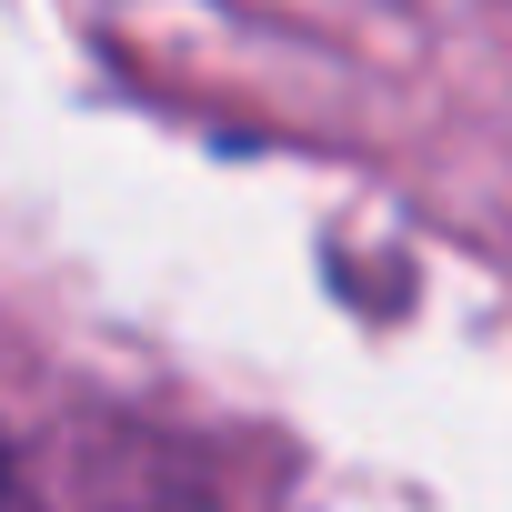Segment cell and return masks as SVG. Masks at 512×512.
Segmentation results:
<instances>
[]
</instances>
